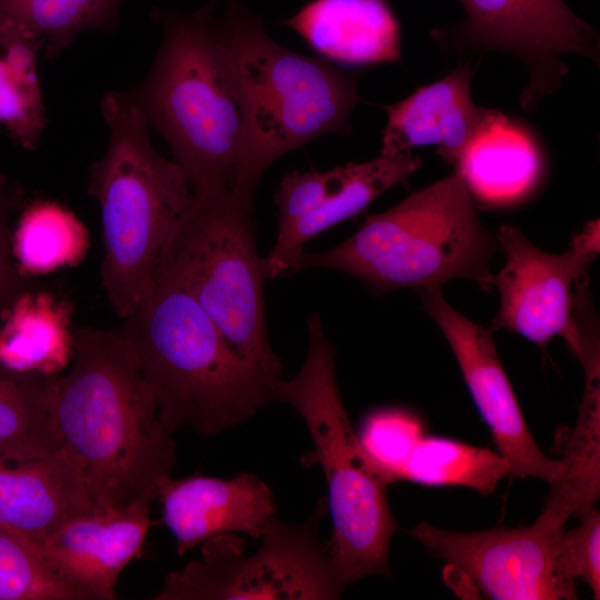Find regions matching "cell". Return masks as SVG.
Instances as JSON below:
<instances>
[{"instance_id": "cell-1", "label": "cell", "mask_w": 600, "mask_h": 600, "mask_svg": "<svg viewBox=\"0 0 600 600\" xmlns=\"http://www.w3.org/2000/svg\"><path fill=\"white\" fill-rule=\"evenodd\" d=\"M50 421L97 509H119L171 476L176 448L120 329L73 330L72 366L48 379Z\"/></svg>"}, {"instance_id": "cell-2", "label": "cell", "mask_w": 600, "mask_h": 600, "mask_svg": "<svg viewBox=\"0 0 600 600\" xmlns=\"http://www.w3.org/2000/svg\"><path fill=\"white\" fill-rule=\"evenodd\" d=\"M214 4L189 14L153 9L163 38L144 81L130 91L168 143L193 194L243 193L249 127L243 96L213 21Z\"/></svg>"}, {"instance_id": "cell-3", "label": "cell", "mask_w": 600, "mask_h": 600, "mask_svg": "<svg viewBox=\"0 0 600 600\" xmlns=\"http://www.w3.org/2000/svg\"><path fill=\"white\" fill-rule=\"evenodd\" d=\"M120 328L172 434L214 436L273 401L279 378L243 360L196 300L174 283H153Z\"/></svg>"}, {"instance_id": "cell-4", "label": "cell", "mask_w": 600, "mask_h": 600, "mask_svg": "<svg viewBox=\"0 0 600 600\" xmlns=\"http://www.w3.org/2000/svg\"><path fill=\"white\" fill-rule=\"evenodd\" d=\"M101 112L109 143L90 167L88 191L101 213L102 286L124 319L149 292L163 250L194 194L180 166L154 150L149 123L131 92H107Z\"/></svg>"}, {"instance_id": "cell-5", "label": "cell", "mask_w": 600, "mask_h": 600, "mask_svg": "<svg viewBox=\"0 0 600 600\" xmlns=\"http://www.w3.org/2000/svg\"><path fill=\"white\" fill-rule=\"evenodd\" d=\"M496 237L478 219L474 200L457 172L368 217L342 243L322 252L304 250L289 272L336 269L371 290L441 288L454 279L492 287L490 260Z\"/></svg>"}, {"instance_id": "cell-6", "label": "cell", "mask_w": 600, "mask_h": 600, "mask_svg": "<svg viewBox=\"0 0 600 600\" xmlns=\"http://www.w3.org/2000/svg\"><path fill=\"white\" fill-rule=\"evenodd\" d=\"M309 349L299 373L277 380L273 401L291 404L304 420L314 450L301 463L319 464L328 486L332 518L328 549L347 586L368 574H389V549L396 521L387 500L391 479L354 434L342 404L332 347L320 319H308Z\"/></svg>"}, {"instance_id": "cell-7", "label": "cell", "mask_w": 600, "mask_h": 600, "mask_svg": "<svg viewBox=\"0 0 600 600\" xmlns=\"http://www.w3.org/2000/svg\"><path fill=\"white\" fill-rule=\"evenodd\" d=\"M217 29L244 100L243 193L253 199L262 173L279 157L324 134L350 132L349 118L360 101L358 76L279 46L238 0H228Z\"/></svg>"}, {"instance_id": "cell-8", "label": "cell", "mask_w": 600, "mask_h": 600, "mask_svg": "<svg viewBox=\"0 0 600 600\" xmlns=\"http://www.w3.org/2000/svg\"><path fill=\"white\" fill-rule=\"evenodd\" d=\"M252 203L236 196H194L154 277L191 296L243 360L279 378L281 362L267 334L263 284L268 276L257 252Z\"/></svg>"}, {"instance_id": "cell-9", "label": "cell", "mask_w": 600, "mask_h": 600, "mask_svg": "<svg viewBox=\"0 0 600 600\" xmlns=\"http://www.w3.org/2000/svg\"><path fill=\"white\" fill-rule=\"evenodd\" d=\"M320 499L311 519L297 527L277 518L256 554L243 558L244 541L223 533L204 541L201 557L167 574L154 600L338 599L346 584L318 528L326 512Z\"/></svg>"}, {"instance_id": "cell-10", "label": "cell", "mask_w": 600, "mask_h": 600, "mask_svg": "<svg viewBox=\"0 0 600 600\" xmlns=\"http://www.w3.org/2000/svg\"><path fill=\"white\" fill-rule=\"evenodd\" d=\"M496 239L506 263L493 276L500 306L491 329H507L541 347L561 336L579 359L590 324L577 302L599 253V221H589L561 254L542 251L511 224H503Z\"/></svg>"}, {"instance_id": "cell-11", "label": "cell", "mask_w": 600, "mask_h": 600, "mask_svg": "<svg viewBox=\"0 0 600 600\" xmlns=\"http://www.w3.org/2000/svg\"><path fill=\"white\" fill-rule=\"evenodd\" d=\"M467 18L454 40L460 47L494 49L521 59L529 82L520 104L531 112L568 71L563 54L598 60L596 31L564 0H459Z\"/></svg>"}, {"instance_id": "cell-12", "label": "cell", "mask_w": 600, "mask_h": 600, "mask_svg": "<svg viewBox=\"0 0 600 600\" xmlns=\"http://www.w3.org/2000/svg\"><path fill=\"white\" fill-rule=\"evenodd\" d=\"M563 529L534 521L526 528L456 532L420 523L410 534L470 578L490 599H576L577 589L556 573V544Z\"/></svg>"}, {"instance_id": "cell-13", "label": "cell", "mask_w": 600, "mask_h": 600, "mask_svg": "<svg viewBox=\"0 0 600 600\" xmlns=\"http://www.w3.org/2000/svg\"><path fill=\"white\" fill-rule=\"evenodd\" d=\"M420 294L452 349L499 453L510 466V478L534 477L554 484L563 474L564 462L548 458L531 436L491 331L457 311L443 298L441 288L420 290Z\"/></svg>"}, {"instance_id": "cell-14", "label": "cell", "mask_w": 600, "mask_h": 600, "mask_svg": "<svg viewBox=\"0 0 600 600\" xmlns=\"http://www.w3.org/2000/svg\"><path fill=\"white\" fill-rule=\"evenodd\" d=\"M157 492L119 509L73 518L38 544L52 568L87 600H113L119 576L141 556L153 523L150 510Z\"/></svg>"}, {"instance_id": "cell-15", "label": "cell", "mask_w": 600, "mask_h": 600, "mask_svg": "<svg viewBox=\"0 0 600 600\" xmlns=\"http://www.w3.org/2000/svg\"><path fill=\"white\" fill-rule=\"evenodd\" d=\"M158 499L179 556L223 533L261 538L276 519L270 489L251 473L229 480L204 476L173 480L169 476L159 482Z\"/></svg>"}, {"instance_id": "cell-16", "label": "cell", "mask_w": 600, "mask_h": 600, "mask_svg": "<svg viewBox=\"0 0 600 600\" xmlns=\"http://www.w3.org/2000/svg\"><path fill=\"white\" fill-rule=\"evenodd\" d=\"M473 71L460 66L441 80L383 106L387 123L380 156L393 157L414 147H436L456 164L467 147L502 112L477 106L471 97Z\"/></svg>"}, {"instance_id": "cell-17", "label": "cell", "mask_w": 600, "mask_h": 600, "mask_svg": "<svg viewBox=\"0 0 600 600\" xmlns=\"http://www.w3.org/2000/svg\"><path fill=\"white\" fill-rule=\"evenodd\" d=\"M97 510L78 468L62 451L0 454V528L38 546L69 520Z\"/></svg>"}, {"instance_id": "cell-18", "label": "cell", "mask_w": 600, "mask_h": 600, "mask_svg": "<svg viewBox=\"0 0 600 600\" xmlns=\"http://www.w3.org/2000/svg\"><path fill=\"white\" fill-rule=\"evenodd\" d=\"M283 23L328 61L372 66L401 59L400 26L387 0H310Z\"/></svg>"}, {"instance_id": "cell-19", "label": "cell", "mask_w": 600, "mask_h": 600, "mask_svg": "<svg viewBox=\"0 0 600 600\" xmlns=\"http://www.w3.org/2000/svg\"><path fill=\"white\" fill-rule=\"evenodd\" d=\"M454 167L473 200L487 208H506L533 193L542 178L543 158L533 137L502 112Z\"/></svg>"}, {"instance_id": "cell-20", "label": "cell", "mask_w": 600, "mask_h": 600, "mask_svg": "<svg viewBox=\"0 0 600 600\" xmlns=\"http://www.w3.org/2000/svg\"><path fill=\"white\" fill-rule=\"evenodd\" d=\"M72 308L48 291H21L0 313V366L50 378L73 358Z\"/></svg>"}, {"instance_id": "cell-21", "label": "cell", "mask_w": 600, "mask_h": 600, "mask_svg": "<svg viewBox=\"0 0 600 600\" xmlns=\"http://www.w3.org/2000/svg\"><path fill=\"white\" fill-rule=\"evenodd\" d=\"M422 164L419 157L407 151L362 163L340 166V181L332 194L283 238L277 239L264 266L268 279L289 272L303 251V246L317 234L364 210L378 196L406 181Z\"/></svg>"}, {"instance_id": "cell-22", "label": "cell", "mask_w": 600, "mask_h": 600, "mask_svg": "<svg viewBox=\"0 0 600 600\" xmlns=\"http://www.w3.org/2000/svg\"><path fill=\"white\" fill-rule=\"evenodd\" d=\"M586 388L578 421L558 437L564 471L550 486L542 512L566 523L594 507L600 492V389L599 363L583 367Z\"/></svg>"}, {"instance_id": "cell-23", "label": "cell", "mask_w": 600, "mask_h": 600, "mask_svg": "<svg viewBox=\"0 0 600 600\" xmlns=\"http://www.w3.org/2000/svg\"><path fill=\"white\" fill-rule=\"evenodd\" d=\"M88 246V231L71 210L56 201L36 200L21 213L11 253L21 276H36L76 266Z\"/></svg>"}, {"instance_id": "cell-24", "label": "cell", "mask_w": 600, "mask_h": 600, "mask_svg": "<svg viewBox=\"0 0 600 600\" xmlns=\"http://www.w3.org/2000/svg\"><path fill=\"white\" fill-rule=\"evenodd\" d=\"M121 0H0V29L43 41L46 56L58 57L86 30L111 31Z\"/></svg>"}, {"instance_id": "cell-25", "label": "cell", "mask_w": 600, "mask_h": 600, "mask_svg": "<svg viewBox=\"0 0 600 600\" xmlns=\"http://www.w3.org/2000/svg\"><path fill=\"white\" fill-rule=\"evenodd\" d=\"M43 41L0 29V124L26 149L38 147L46 127L37 56Z\"/></svg>"}, {"instance_id": "cell-26", "label": "cell", "mask_w": 600, "mask_h": 600, "mask_svg": "<svg viewBox=\"0 0 600 600\" xmlns=\"http://www.w3.org/2000/svg\"><path fill=\"white\" fill-rule=\"evenodd\" d=\"M507 477L510 466L499 452L437 437H422L402 472V480L426 486H463L484 496Z\"/></svg>"}, {"instance_id": "cell-27", "label": "cell", "mask_w": 600, "mask_h": 600, "mask_svg": "<svg viewBox=\"0 0 600 600\" xmlns=\"http://www.w3.org/2000/svg\"><path fill=\"white\" fill-rule=\"evenodd\" d=\"M48 379L0 366V454L41 457L60 451L49 417Z\"/></svg>"}, {"instance_id": "cell-28", "label": "cell", "mask_w": 600, "mask_h": 600, "mask_svg": "<svg viewBox=\"0 0 600 600\" xmlns=\"http://www.w3.org/2000/svg\"><path fill=\"white\" fill-rule=\"evenodd\" d=\"M0 600H87L47 561L38 546L0 528Z\"/></svg>"}, {"instance_id": "cell-29", "label": "cell", "mask_w": 600, "mask_h": 600, "mask_svg": "<svg viewBox=\"0 0 600 600\" xmlns=\"http://www.w3.org/2000/svg\"><path fill=\"white\" fill-rule=\"evenodd\" d=\"M422 437L418 417L401 409H383L364 419L358 438L394 482L402 480L404 466Z\"/></svg>"}, {"instance_id": "cell-30", "label": "cell", "mask_w": 600, "mask_h": 600, "mask_svg": "<svg viewBox=\"0 0 600 600\" xmlns=\"http://www.w3.org/2000/svg\"><path fill=\"white\" fill-rule=\"evenodd\" d=\"M580 524L563 529L556 544L557 577L577 589L579 580L589 584L596 599L600 596V514L592 507L578 516Z\"/></svg>"}, {"instance_id": "cell-31", "label": "cell", "mask_w": 600, "mask_h": 600, "mask_svg": "<svg viewBox=\"0 0 600 600\" xmlns=\"http://www.w3.org/2000/svg\"><path fill=\"white\" fill-rule=\"evenodd\" d=\"M340 166L329 171H291L283 177L274 202L279 210L277 239L283 238L318 209L337 189Z\"/></svg>"}, {"instance_id": "cell-32", "label": "cell", "mask_w": 600, "mask_h": 600, "mask_svg": "<svg viewBox=\"0 0 600 600\" xmlns=\"http://www.w3.org/2000/svg\"><path fill=\"white\" fill-rule=\"evenodd\" d=\"M10 202L6 190L0 186V313L23 291L20 282L21 274L13 266L10 256L7 227Z\"/></svg>"}]
</instances>
